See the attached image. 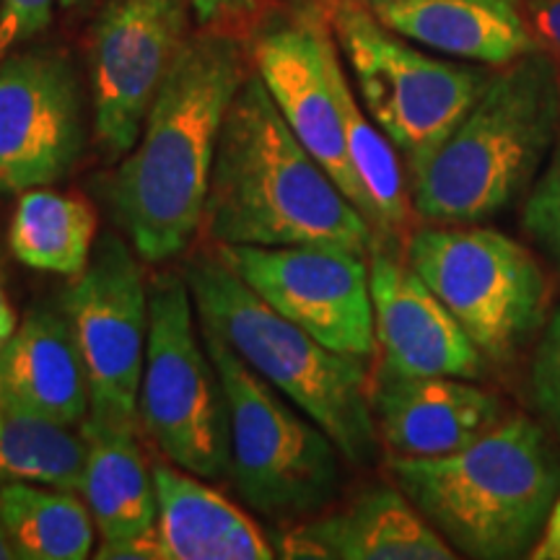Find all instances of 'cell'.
<instances>
[{
	"label": "cell",
	"mask_w": 560,
	"mask_h": 560,
	"mask_svg": "<svg viewBox=\"0 0 560 560\" xmlns=\"http://www.w3.org/2000/svg\"><path fill=\"white\" fill-rule=\"evenodd\" d=\"M247 75L231 34H192L174 58L109 187L115 219L145 262L182 255L200 229L223 120Z\"/></svg>",
	"instance_id": "cell-1"
},
{
	"label": "cell",
	"mask_w": 560,
	"mask_h": 560,
	"mask_svg": "<svg viewBox=\"0 0 560 560\" xmlns=\"http://www.w3.org/2000/svg\"><path fill=\"white\" fill-rule=\"evenodd\" d=\"M202 226L215 244L374 249L366 215L293 136L257 73L223 120Z\"/></svg>",
	"instance_id": "cell-2"
},
{
	"label": "cell",
	"mask_w": 560,
	"mask_h": 560,
	"mask_svg": "<svg viewBox=\"0 0 560 560\" xmlns=\"http://www.w3.org/2000/svg\"><path fill=\"white\" fill-rule=\"evenodd\" d=\"M392 478L467 558H522L560 493V462L535 420L516 416L444 457H392Z\"/></svg>",
	"instance_id": "cell-3"
},
{
	"label": "cell",
	"mask_w": 560,
	"mask_h": 560,
	"mask_svg": "<svg viewBox=\"0 0 560 560\" xmlns=\"http://www.w3.org/2000/svg\"><path fill=\"white\" fill-rule=\"evenodd\" d=\"M560 128V70L537 50L503 66L452 136L410 177V202L429 223H480L509 208Z\"/></svg>",
	"instance_id": "cell-4"
},
{
	"label": "cell",
	"mask_w": 560,
	"mask_h": 560,
	"mask_svg": "<svg viewBox=\"0 0 560 560\" xmlns=\"http://www.w3.org/2000/svg\"><path fill=\"white\" fill-rule=\"evenodd\" d=\"M185 278L202 325L306 412L348 462L366 465L374 457L376 420L363 359L322 346L265 304L219 255H200Z\"/></svg>",
	"instance_id": "cell-5"
},
{
	"label": "cell",
	"mask_w": 560,
	"mask_h": 560,
	"mask_svg": "<svg viewBox=\"0 0 560 560\" xmlns=\"http://www.w3.org/2000/svg\"><path fill=\"white\" fill-rule=\"evenodd\" d=\"M200 335L226 389L231 475L242 499L278 520L327 506L340 486L332 439L202 322Z\"/></svg>",
	"instance_id": "cell-6"
},
{
	"label": "cell",
	"mask_w": 560,
	"mask_h": 560,
	"mask_svg": "<svg viewBox=\"0 0 560 560\" xmlns=\"http://www.w3.org/2000/svg\"><path fill=\"white\" fill-rule=\"evenodd\" d=\"M138 416L164 457L198 478L231 472L229 402L215 363L195 327L187 278H153L149 342Z\"/></svg>",
	"instance_id": "cell-7"
},
{
	"label": "cell",
	"mask_w": 560,
	"mask_h": 560,
	"mask_svg": "<svg viewBox=\"0 0 560 560\" xmlns=\"http://www.w3.org/2000/svg\"><path fill=\"white\" fill-rule=\"evenodd\" d=\"M330 19L363 107L400 151L412 177L472 109L490 79L416 50L355 0H335Z\"/></svg>",
	"instance_id": "cell-8"
},
{
	"label": "cell",
	"mask_w": 560,
	"mask_h": 560,
	"mask_svg": "<svg viewBox=\"0 0 560 560\" xmlns=\"http://www.w3.org/2000/svg\"><path fill=\"white\" fill-rule=\"evenodd\" d=\"M408 262L490 361H506L542 325L548 278L501 231L431 223L410 236Z\"/></svg>",
	"instance_id": "cell-9"
},
{
	"label": "cell",
	"mask_w": 560,
	"mask_h": 560,
	"mask_svg": "<svg viewBox=\"0 0 560 560\" xmlns=\"http://www.w3.org/2000/svg\"><path fill=\"white\" fill-rule=\"evenodd\" d=\"M62 306L86 366L89 416L136 425L149 342V289L130 244L104 234Z\"/></svg>",
	"instance_id": "cell-10"
},
{
	"label": "cell",
	"mask_w": 560,
	"mask_h": 560,
	"mask_svg": "<svg viewBox=\"0 0 560 560\" xmlns=\"http://www.w3.org/2000/svg\"><path fill=\"white\" fill-rule=\"evenodd\" d=\"M223 262L285 319L322 346L369 359L376 350L366 257L340 247L219 244Z\"/></svg>",
	"instance_id": "cell-11"
},
{
	"label": "cell",
	"mask_w": 560,
	"mask_h": 560,
	"mask_svg": "<svg viewBox=\"0 0 560 560\" xmlns=\"http://www.w3.org/2000/svg\"><path fill=\"white\" fill-rule=\"evenodd\" d=\"M187 39V0H109L89 42L94 132L104 159L138 143L161 83Z\"/></svg>",
	"instance_id": "cell-12"
},
{
	"label": "cell",
	"mask_w": 560,
	"mask_h": 560,
	"mask_svg": "<svg viewBox=\"0 0 560 560\" xmlns=\"http://www.w3.org/2000/svg\"><path fill=\"white\" fill-rule=\"evenodd\" d=\"M83 100L75 70L55 52L0 60V192L50 187L79 164Z\"/></svg>",
	"instance_id": "cell-13"
},
{
	"label": "cell",
	"mask_w": 560,
	"mask_h": 560,
	"mask_svg": "<svg viewBox=\"0 0 560 560\" xmlns=\"http://www.w3.org/2000/svg\"><path fill=\"white\" fill-rule=\"evenodd\" d=\"M332 47L330 32L319 21H285L257 37L252 62L293 136L371 223V206L350 164L346 128L332 86Z\"/></svg>",
	"instance_id": "cell-14"
},
{
	"label": "cell",
	"mask_w": 560,
	"mask_h": 560,
	"mask_svg": "<svg viewBox=\"0 0 560 560\" xmlns=\"http://www.w3.org/2000/svg\"><path fill=\"white\" fill-rule=\"evenodd\" d=\"M369 257L374 327L376 342L384 350V369L405 376H480L478 346L410 262L402 265L376 247Z\"/></svg>",
	"instance_id": "cell-15"
},
{
	"label": "cell",
	"mask_w": 560,
	"mask_h": 560,
	"mask_svg": "<svg viewBox=\"0 0 560 560\" xmlns=\"http://www.w3.org/2000/svg\"><path fill=\"white\" fill-rule=\"evenodd\" d=\"M371 408L395 457H444L503 423L499 397L457 376H405L384 369Z\"/></svg>",
	"instance_id": "cell-16"
},
{
	"label": "cell",
	"mask_w": 560,
	"mask_h": 560,
	"mask_svg": "<svg viewBox=\"0 0 560 560\" xmlns=\"http://www.w3.org/2000/svg\"><path fill=\"white\" fill-rule=\"evenodd\" d=\"M306 560H452L457 550L420 514L400 486H380L346 511L306 522L272 545Z\"/></svg>",
	"instance_id": "cell-17"
},
{
	"label": "cell",
	"mask_w": 560,
	"mask_h": 560,
	"mask_svg": "<svg viewBox=\"0 0 560 560\" xmlns=\"http://www.w3.org/2000/svg\"><path fill=\"white\" fill-rule=\"evenodd\" d=\"M0 395L60 423L91 412L89 376L66 312L32 310L0 346Z\"/></svg>",
	"instance_id": "cell-18"
},
{
	"label": "cell",
	"mask_w": 560,
	"mask_h": 560,
	"mask_svg": "<svg viewBox=\"0 0 560 560\" xmlns=\"http://www.w3.org/2000/svg\"><path fill=\"white\" fill-rule=\"evenodd\" d=\"M374 16L405 39L482 66L503 68L537 52L520 0H397Z\"/></svg>",
	"instance_id": "cell-19"
},
{
	"label": "cell",
	"mask_w": 560,
	"mask_h": 560,
	"mask_svg": "<svg viewBox=\"0 0 560 560\" xmlns=\"http://www.w3.org/2000/svg\"><path fill=\"white\" fill-rule=\"evenodd\" d=\"M164 560H270L260 524L177 465L153 467Z\"/></svg>",
	"instance_id": "cell-20"
},
{
	"label": "cell",
	"mask_w": 560,
	"mask_h": 560,
	"mask_svg": "<svg viewBox=\"0 0 560 560\" xmlns=\"http://www.w3.org/2000/svg\"><path fill=\"white\" fill-rule=\"evenodd\" d=\"M81 433L89 444L81 495L94 516L100 542L115 545L159 532L153 470L136 441V425L89 416Z\"/></svg>",
	"instance_id": "cell-21"
},
{
	"label": "cell",
	"mask_w": 560,
	"mask_h": 560,
	"mask_svg": "<svg viewBox=\"0 0 560 560\" xmlns=\"http://www.w3.org/2000/svg\"><path fill=\"white\" fill-rule=\"evenodd\" d=\"M96 240V213L86 198L34 187L21 192L9 247L21 265L75 278L86 270Z\"/></svg>",
	"instance_id": "cell-22"
},
{
	"label": "cell",
	"mask_w": 560,
	"mask_h": 560,
	"mask_svg": "<svg viewBox=\"0 0 560 560\" xmlns=\"http://www.w3.org/2000/svg\"><path fill=\"white\" fill-rule=\"evenodd\" d=\"M86 457L81 431L0 395V486L32 482L81 493Z\"/></svg>",
	"instance_id": "cell-23"
},
{
	"label": "cell",
	"mask_w": 560,
	"mask_h": 560,
	"mask_svg": "<svg viewBox=\"0 0 560 560\" xmlns=\"http://www.w3.org/2000/svg\"><path fill=\"white\" fill-rule=\"evenodd\" d=\"M0 511L16 560H83L94 552V516L73 490L5 482Z\"/></svg>",
	"instance_id": "cell-24"
},
{
	"label": "cell",
	"mask_w": 560,
	"mask_h": 560,
	"mask_svg": "<svg viewBox=\"0 0 560 560\" xmlns=\"http://www.w3.org/2000/svg\"><path fill=\"white\" fill-rule=\"evenodd\" d=\"M330 75L340 104L342 128H346L350 164H353L355 177H359L371 206V226L382 234H400L408 226L410 215V190L400 151L384 136L380 125L361 109L346 70H342L338 47H332L330 52Z\"/></svg>",
	"instance_id": "cell-25"
},
{
	"label": "cell",
	"mask_w": 560,
	"mask_h": 560,
	"mask_svg": "<svg viewBox=\"0 0 560 560\" xmlns=\"http://www.w3.org/2000/svg\"><path fill=\"white\" fill-rule=\"evenodd\" d=\"M524 229L560 270V128L550 149L548 166L524 202Z\"/></svg>",
	"instance_id": "cell-26"
},
{
	"label": "cell",
	"mask_w": 560,
	"mask_h": 560,
	"mask_svg": "<svg viewBox=\"0 0 560 560\" xmlns=\"http://www.w3.org/2000/svg\"><path fill=\"white\" fill-rule=\"evenodd\" d=\"M532 402L560 436V310L545 327L529 369Z\"/></svg>",
	"instance_id": "cell-27"
},
{
	"label": "cell",
	"mask_w": 560,
	"mask_h": 560,
	"mask_svg": "<svg viewBox=\"0 0 560 560\" xmlns=\"http://www.w3.org/2000/svg\"><path fill=\"white\" fill-rule=\"evenodd\" d=\"M60 0H0V60L50 26Z\"/></svg>",
	"instance_id": "cell-28"
},
{
	"label": "cell",
	"mask_w": 560,
	"mask_h": 560,
	"mask_svg": "<svg viewBox=\"0 0 560 560\" xmlns=\"http://www.w3.org/2000/svg\"><path fill=\"white\" fill-rule=\"evenodd\" d=\"M520 9L537 50L560 58V0H520Z\"/></svg>",
	"instance_id": "cell-29"
},
{
	"label": "cell",
	"mask_w": 560,
	"mask_h": 560,
	"mask_svg": "<svg viewBox=\"0 0 560 560\" xmlns=\"http://www.w3.org/2000/svg\"><path fill=\"white\" fill-rule=\"evenodd\" d=\"M94 556L100 560H164V548H161L159 532L136 540H125L115 545H96Z\"/></svg>",
	"instance_id": "cell-30"
},
{
	"label": "cell",
	"mask_w": 560,
	"mask_h": 560,
	"mask_svg": "<svg viewBox=\"0 0 560 560\" xmlns=\"http://www.w3.org/2000/svg\"><path fill=\"white\" fill-rule=\"evenodd\" d=\"M195 16L202 24H213V21H226L252 13L262 0H187Z\"/></svg>",
	"instance_id": "cell-31"
},
{
	"label": "cell",
	"mask_w": 560,
	"mask_h": 560,
	"mask_svg": "<svg viewBox=\"0 0 560 560\" xmlns=\"http://www.w3.org/2000/svg\"><path fill=\"white\" fill-rule=\"evenodd\" d=\"M529 558L535 560H560V493L556 503H552L548 522H545L540 540L535 542Z\"/></svg>",
	"instance_id": "cell-32"
},
{
	"label": "cell",
	"mask_w": 560,
	"mask_h": 560,
	"mask_svg": "<svg viewBox=\"0 0 560 560\" xmlns=\"http://www.w3.org/2000/svg\"><path fill=\"white\" fill-rule=\"evenodd\" d=\"M16 327H19L16 312H13V306H11V301H9V293H5L3 276H0V346H3V342L9 340L13 332H16Z\"/></svg>",
	"instance_id": "cell-33"
},
{
	"label": "cell",
	"mask_w": 560,
	"mask_h": 560,
	"mask_svg": "<svg viewBox=\"0 0 560 560\" xmlns=\"http://www.w3.org/2000/svg\"><path fill=\"white\" fill-rule=\"evenodd\" d=\"M0 560H16V548H13L9 527H5L3 511H0Z\"/></svg>",
	"instance_id": "cell-34"
},
{
	"label": "cell",
	"mask_w": 560,
	"mask_h": 560,
	"mask_svg": "<svg viewBox=\"0 0 560 560\" xmlns=\"http://www.w3.org/2000/svg\"><path fill=\"white\" fill-rule=\"evenodd\" d=\"M355 3H361V5H366V9H371V11H376V9H382V5L397 3V0H355Z\"/></svg>",
	"instance_id": "cell-35"
},
{
	"label": "cell",
	"mask_w": 560,
	"mask_h": 560,
	"mask_svg": "<svg viewBox=\"0 0 560 560\" xmlns=\"http://www.w3.org/2000/svg\"><path fill=\"white\" fill-rule=\"evenodd\" d=\"M83 3H89V0H60L62 9H75V5H83Z\"/></svg>",
	"instance_id": "cell-36"
}]
</instances>
